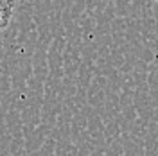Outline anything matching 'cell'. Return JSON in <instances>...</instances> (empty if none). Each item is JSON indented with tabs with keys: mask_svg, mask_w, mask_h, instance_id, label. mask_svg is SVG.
I'll return each instance as SVG.
<instances>
[{
	"mask_svg": "<svg viewBox=\"0 0 158 156\" xmlns=\"http://www.w3.org/2000/svg\"><path fill=\"white\" fill-rule=\"evenodd\" d=\"M20 0H0V32L7 29Z\"/></svg>",
	"mask_w": 158,
	"mask_h": 156,
	"instance_id": "1",
	"label": "cell"
},
{
	"mask_svg": "<svg viewBox=\"0 0 158 156\" xmlns=\"http://www.w3.org/2000/svg\"><path fill=\"white\" fill-rule=\"evenodd\" d=\"M156 2H158V0H156Z\"/></svg>",
	"mask_w": 158,
	"mask_h": 156,
	"instance_id": "2",
	"label": "cell"
}]
</instances>
